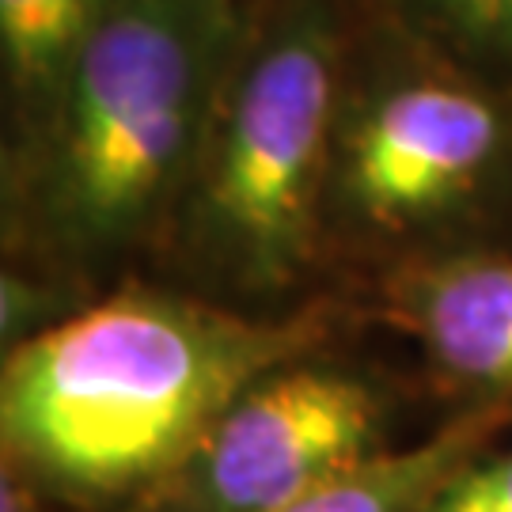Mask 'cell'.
I'll return each mask as SVG.
<instances>
[{
    "label": "cell",
    "mask_w": 512,
    "mask_h": 512,
    "mask_svg": "<svg viewBox=\"0 0 512 512\" xmlns=\"http://www.w3.org/2000/svg\"><path fill=\"white\" fill-rule=\"evenodd\" d=\"M330 311L251 315L122 289L4 349V463L57 512H129L266 372L315 357Z\"/></svg>",
    "instance_id": "1"
},
{
    "label": "cell",
    "mask_w": 512,
    "mask_h": 512,
    "mask_svg": "<svg viewBox=\"0 0 512 512\" xmlns=\"http://www.w3.org/2000/svg\"><path fill=\"white\" fill-rule=\"evenodd\" d=\"M243 0H118L16 160L19 239L65 270L175 220L251 38Z\"/></svg>",
    "instance_id": "2"
},
{
    "label": "cell",
    "mask_w": 512,
    "mask_h": 512,
    "mask_svg": "<svg viewBox=\"0 0 512 512\" xmlns=\"http://www.w3.org/2000/svg\"><path fill=\"white\" fill-rule=\"evenodd\" d=\"M338 54L330 0H285L239 54L171 220L183 262L220 293L274 300L308 274L327 220Z\"/></svg>",
    "instance_id": "3"
},
{
    "label": "cell",
    "mask_w": 512,
    "mask_h": 512,
    "mask_svg": "<svg viewBox=\"0 0 512 512\" xmlns=\"http://www.w3.org/2000/svg\"><path fill=\"white\" fill-rule=\"evenodd\" d=\"M512 156V114L437 65L372 76L338 110L327 217L365 236H414L459 217Z\"/></svg>",
    "instance_id": "4"
},
{
    "label": "cell",
    "mask_w": 512,
    "mask_h": 512,
    "mask_svg": "<svg viewBox=\"0 0 512 512\" xmlns=\"http://www.w3.org/2000/svg\"><path fill=\"white\" fill-rule=\"evenodd\" d=\"M387 437L384 391L315 353L255 380L129 512H274L391 452Z\"/></svg>",
    "instance_id": "5"
},
{
    "label": "cell",
    "mask_w": 512,
    "mask_h": 512,
    "mask_svg": "<svg viewBox=\"0 0 512 512\" xmlns=\"http://www.w3.org/2000/svg\"><path fill=\"white\" fill-rule=\"evenodd\" d=\"M387 315L478 403L512 406V258L452 255L391 277Z\"/></svg>",
    "instance_id": "6"
},
{
    "label": "cell",
    "mask_w": 512,
    "mask_h": 512,
    "mask_svg": "<svg viewBox=\"0 0 512 512\" xmlns=\"http://www.w3.org/2000/svg\"><path fill=\"white\" fill-rule=\"evenodd\" d=\"M509 425L512 406L475 403L444 421L421 444L391 448L274 512H418L440 482H448L463 463L494 448Z\"/></svg>",
    "instance_id": "7"
},
{
    "label": "cell",
    "mask_w": 512,
    "mask_h": 512,
    "mask_svg": "<svg viewBox=\"0 0 512 512\" xmlns=\"http://www.w3.org/2000/svg\"><path fill=\"white\" fill-rule=\"evenodd\" d=\"M114 4L118 0H0V65L19 137L38 126L69 65Z\"/></svg>",
    "instance_id": "8"
},
{
    "label": "cell",
    "mask_w": 512,
    "mask_h": 512,
    "mask_svg": "<svg viewBox=\"0 0 512 512\" xmlns=\"http://www.w3.org/2000/svg\"><path fill=\"white\" fill-rule=\"evenodd\" d=\"M421 31L459 57L512 69V0H399Z\"/></svg>",
    "instance_id": "9"
},
{
    "label": "cell",
    "mask_w": 512,
    "mask_h": 512,
    "mask_svg": "<svg viewBox=\"0 0 512 512\" xmlns=\"http://www.w3.org/2000/svg\"><path fill=\"white\" fill-rule=\"evenodd\" d=\"M418 512H512V444L463 463Z\"/></svg>",
    "instance_id": "10"
},
{
    "label": "cell",
    "mask_w": 512,
    "mask_h": 512,
    "mask_svg": "<svg viewBox=\"0 0 512 512\" xmlns=\"http://www.w3.org/2000/svg\"><path fill=\"white\" fill-rule=\"evenodd\" d=\"M69 315L73 311L57 293V281L31 274L0 277V338H4V349L31 342L42 330L57 327Z\"/></svg>",
    "instance_id": "11"
},
{
    "label": "cell",
    "mask_w": 512,
    "mask_h": 512,
    "mask_svg": "<svg viewBox=\"0 0 512 512\" xmlns=\"http://www.w3.org/2000/svg\"><path fill=\"white\" fill-rule=\"evenodd\" d=\"M0 512H57V505L42 494V486L31 482V478L8 467L0 471Z\"/></svg>",
    "instance_id": "12"
}]
</instances>
